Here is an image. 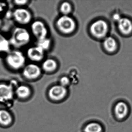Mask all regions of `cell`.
I'll list each match as a JSON object with an SVG mask.
<instances>
[{
  "label": "cell",
  "instance_id": "17",
  "mask_svg": "<svg viewBox=\"0 0 132 132\" xmlns=\"http://www.w3.org/2000/svg\"><path fill=\"white\" fill-rule=\"evenodd\" d=\"M11 44L9 40L0 34V53L7 54L10 51Z\"/></svg>",
  "mask_w": 132,
  "mask_h": 132
},
{
  "label": "cell",
  "instance_id": "4",
  "mask_svg": "<svg viewBox=\"0 0 132 132\" xmlns=\"http://www.w3.org/2000/svg\"><path fill=\"white\" fill-rule=\"evenodd\" d=\"M108 29V24L105 21L98 20L93 23L90 27V31L95 37L102 38L107 34Z\"/></svg>",
  "mask_w": 132,
  "mask_h": 132
},
{
  "label": "cell",
  "instance_id": "10",
  "mask_svg": "<svg viewBox=\"0 0 132 132\" xmlns=\"http://www.w3.org/2000/svg\"><path fill=\"white\" fill-rule=\"evenodd\" d=\"M44 54V51L37 45L29 48L27 51L28 57L31 61L35 62L42 61Z\"/></svg>",
  "mask_w": 132,
  "mask_h": 132
},
{
  "label": "cell",
  "instance_id": "1",
  "mask_svg": "<svg viewBox=\"0 0 132 132\" xmlns=\"http://www.w3.org/2000/svg\"><path fill=\"white\" fill-rule=\"evenodd\" d=\"M30 40V34L27 29L16 27L12 31L9 41L11 45L16 48H20L27 45Z\"/></svg>",
  "mask_w": 132,
  "mask_h": 132
},
{
  "label": "cell",
  "instance_id": "8",
  "mask_svg": "<svg viewBox=\"0 0 132 132\" xmlns=\"http://www.w3.org/2000/svg\"><path fill=\"white\" fill-rule=\"evenodd\" d=\"M68 90L66 87L60 85L52 86L48 91V95L51 99L59 101L64 99L67 95Z\"/></svg>",
  "mask_w": 132,
  "mask_h": 132
},
{
  "label": "cell",
  "instance_id": "14",
  "mask_svg": "<svg viewBox=\"0 0 132 132\" xmlns=\"http://www.w3.org/2000/svg\"><path fill=\"white\" fill-rule=\"evenodd\" d=\"M103 46L107 51L112 52L117 49V44L114 38L112 37H108L105 38L103 42Z\"/></svg>",
  "mask_w": 132,
  "mask_h": 132
},
{
  "label": "cell",
  "instance_id": "19",
  "mask_svg": "<svg viewBox=\"0 0 132 132\" xmlns=\"http://www.w3.org/2000/svg\"><path fill=\"white\" fill-rule=\"evenodd\" d=\"M51 45V40L47 37L41 40H38L37 42V46L41 48L44 51L48 50Z\"/></svg>",
  "mask_w": 132,
  "mask_h": 132
},
{
  "label": "cell",
  "instance_id": "16",
  "mask_svg": "<svg viewBox=\"0 0 132 132\" xmlns=\"http://www.w3.org/2000/svg\"><path fill=\"white\" fill-rule=\"evenodd\" d=\"M16 93L19 98L24 99L30 96L31 93V91L28 86L25 85H21L17 88Z\"/></svg>",
  "mask_w": 132,
  "mask_h": 132
},
{
  "label": "cell",
  "instance_id": "21",
  "mask_svg": "<svg viewBox=\"0 0 132 132\" xmlns=\"http://www.w3.org/2000/svg\"><path fill=\"white\" fill-rule=\"evenodd\" d=\"M70 83V80L67 76H64L61 78L60 80V85L64 87H66Z\"/></svg>",
  "mask_w": 132,
  "mask_h": 132
},
{
  "label": "cell",
  "instance_id": "15",
  "mask_svg": "<svg viewBox=\"0 0 132 132\" xmlns=\"http://www.w3.org/2000/svg\"><path fill=\"white\" fill-rule=\"evenodd\" d=\"M12 116L9 112L5 110H0V123L4 126H8L12 122Z\"/></svg>",
  "mask_w": 132,
  "mask_h": 132
},
{
  "label": "cell",
  "instance_id": "2",
  "mask_svg": "<svg viewBox=\"0 0 132 132\" xmlns=\"http://www.w3.org/2000/svg\"><path fill=\"white\" fill-rule=\"evenodd\" d=\"M5 62L9 68L13 70H18L25 66L26 58L20 51L13 50L7 53Z\"/></svg>",
  "mask_w": 132,
  "mask_h": 132
},
{
  "label": "cell",
  "instance_id": "9",
  "mask_svg": "<svg viewBox=\"0 0 132 132\" xmlns=\"http://www.w3.org/2000/svg\"><path fill=\"white\" fill-rule=\"evenodd\" d=\"M14 92L11 85L0 83V102H6L13 99Z\"/></svg>",
  "mask_w": 132,
  "mask_h": 132
},
{
  "label": "cell",
  "instance_id": "12",
  "mask_svg": "<svg viewBox=\"0 0 132 132\" xmlns=\"http://www.w3.org/2000/svg\"><path fill=\"white\" fill-rule=\"evenodd\" d=\"M115 114L117 118L122 119L126 117L129 112L127 105L122 102L118 103L114 109Z\"/></svg>",
  "mask_w": 132,
  "mask_h": 132
},
{
  "label": "cell",
  "instance_id": "18",
  "mask_svg": "<svg viewBox=\"0 0 132 132\" xmlns=\"http://www.w3.org/2000/svg\"><path fill=\"white\" fill-rule=\"evenodd\" d=\"M102 126L96 122H91L86 125L84 129L85 132H102Z\"/></svg>",
  "mask_w": 132,
  "mask_h": 132
},
{
  "label": "cell",
  "instance_id": "7",
  "mask_svg": "<svg viewBox=\"0 0 132 132\" xmlns=\"http://www.w3.org/2000/svg\"><path fill=\"white\" fill-rule=\"evenodd\" d=\"M41 69L37 65L29 64L23 68L22 75L26 79L34 80L40 77L41 75Z\"/></svg>",
  "mask_w": 132,
  "mask_h": 132
},
{
  "label": "cell",
  "instance_id": "6",
  "mask_svg": "<svg viewBox=\"0 0 132 132\" xmlns=\"http://www.w3.org/2000/svg\"><path fill=\"white\" fill-rule=\"evenodd\" d=\"M13 17L16 22L21 25L28 24L32 20V15L30 12L23 8L16 9L13 13Z\"/></svg>",
  "mask_w": 132,
  "mask_h": 132
},
{
  "label": "cell",
  "instance_id": "11",
  "mask_svg": "<svg viewBox=\"0 0 132 132\" xmlns=\"http://www.w3.org/2000/svg\"><path fill=\"white\" fill-rule=\"evenodd\" d=\"M117 23L118 29L122 34L128 35L132 32V23L128 18H121Z\"/></svg>",
  "mask_w": 132,
  "mask_h": 132
},
{
  "label": "cell",
  "instance_id": "3",
  "mask_svg": "<svg viewBox=\"0 0 132 132\" xmlns=\"http://www.w3.org/2000/svg\"><path fill=\"white\" fill-rule=\"evenodd\" d=\"M56 25L58 30L65 35L72 34L76 28L75 21L69 15L60 16L56 21Z\"/></svg>",
  "mask_w": 132,
  "mask_h": 132
},
{
  "label": "cell",
  "instance_id": "22",
  "mask_svg": "<svg viewBox=\"0 0 132 132\" xmlns=\"http://www.w3.org/2000/svg\"><path fill=\"white\" fill-rule=\"evenodd\" d=\"M28 1H15L14 4L18 6H24L27 3Z\"/></svg>",
  "mask_w": 132,
  "mask_h": 132
},
{
  "label": "cell",
  "instance_id": "13",
  "mask_svg": "<svg viewBox=\"0 0 132 132\" xmlns=\"http://www.w3.org/2000/svg\"><path fill=\"white\" fill-rule=\"evenodd\" d=\"M43 71L45 72H51L54 71L58 67L57 62L52 59H47L45 60L42 65Z\"/></svg>",
  "mask_w": 132,
  "mask_h": 132
},
{
  "label": "cell",
  "instance_id": "20",
  "mask_svg": "<svg viewBox=\"0 0 132 132\" xmlns=\"http://www.w3.org/2000/svg\"><path fill=\"white\" fill-rule=\"evenodd\" d=\"M71 5L68 2H64L61 4L60 11L62 15H69L71 12Z\"/></svg>",
  "mask_w": 132,
  "mask_h": 132
},
{
  "label": "cell",
  "instance_id": "23",
  "mask_svg": "<svg viewBox=\"0 0 132 132\" xmlns=\"http://www.w3.org/2000/svg\"><path fill=\"white\" fill-rule=\"evenodd\" d=\"M121 18L119 14H116L113 16V19L116 21H117V22H118L121 19Z\"/></svg>",
  "mask_w": 132,
  "mask_h": 132
},
{
  "label": "cell",
  "instance_id": "5",
  "mask_svg": "<svg viewBox=\"0 0 132 132\" xmlns=\"http://www.w3.org/2000/svg\"><path fill=\"white\" fill-rule=\"evenodd\" d=\"M33 35L37 40L47 37L48 31L44 23L41 21H34L31 26Z\"/></svg>",
  "mask_w": 132,
  "mask_h": 132
}]
</instances>
